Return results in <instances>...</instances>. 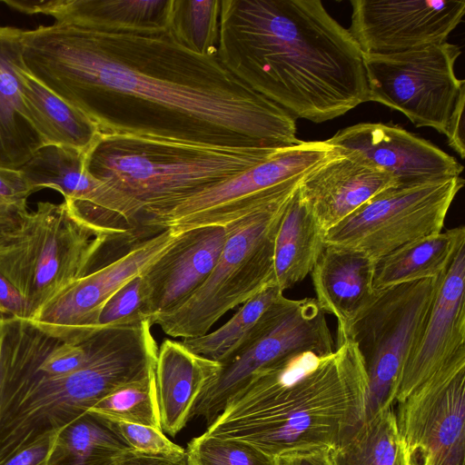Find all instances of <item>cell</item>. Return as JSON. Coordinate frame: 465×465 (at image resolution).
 <instances>
[{
    "label": "cell",
    "instance_id": "44dd1931",
    "mask_svg": "<svg viewBox=\"0 0 465 465\" xmlns=\"http://www.w3.org/2000/svg\"><path fill=\"white\" fill-rule=\"evenodd\" d=\"M23 31L0 26V167L20 169L45 145L22 100Z\"/></svg>",
    "mask_w": 465,
    "mask_h": 465
},
{
    "label": "cell",
    "instance_id": "d4e9b609",
    "mask_svg": "<svg viewBox=\"0 0 465 465\" xmlns=\"http://www.w3.org/2000/svg\"><path fill=\"white\" fill-rule=\"evenodd\" d=\"M465 242L464 226L407 243L375 262L373 288L439 277Z\"/></svg>",
    "mask_w": 465,
    "mask_h": 465
},
{
    "label": "cell",
    "instance_id": "8992f818",
    "mask_svg": "<svg viewBox=\"0 0 465 465\" xmlns=\"http://www.w3.org/2000/svg\"><path fill=\"white\" fill-rule=\"evenodd\" d=\"M297 188L226 225V241L208 277L180 305L153 316L152 325L173 338L202 336L229 311L272 284L276 234Z\"/></svg>",
    "mask_w": 465,
    "mask_h": 465
},
{
    "label": "cell",
    "instance_id": "ac0fdd59",
    "mask_svg": "<svg viewBox=\"0 0 465 465\" xmlns=\"http://www.w3.org/2000/svg\"><path fill=\"white\" fill-rule=\"evenodd\" d=\"M227 234L226 226L184 232L142 273L150 322L153 316L180 305L199 288L214 267Z\"/></svg>",
    "mask_w": 465,
    "mask_h": 465
},
{
    "label": "cell",
    "instance_id": "cb8c5ba5",
    "mask_svg": "<svg viewBox=\"0 0 465 465\" xmlns=\"http://www.w3.org/2000/svg\"><path fill=\"white\" fill-rule=\"evenodd\" d=\"M21 94L27 118L45 145L65 146L85 153L99 135L88 117L25 70L22 73Z\"/></svg>",
    "mask_w": 465,
    "mask_h": 465
},
{
    "label": "cell",
    "instance_id": "4316f807",
    "mask_svg": "<svg viewBox=\"0 0 465 465\" xmlns=\"http://www.w3.org/2000/svg\"><path fill=\"white\" fill-rule=\"evenodd\" d=\"M330 452L334 465H409L394 405L363 420Z\"/></svg>",
    "mask_w": 465,
    "mask_h": 465
},
{
    "label": "cell",
    "instance_id": "52a82bcc",
    "mask_svg": "<svg viewBox=\"0 0 465 465\" xmlns=\"http://www.w3.org/2000/svg\"><path fill=\"white\" fill-rule=\"evenodd\" d=\"M339 152L326 141H300L231 179L147 214L139 225L150 235L226 226L294 191L306 174Z\"/></svg>",
    "mask_w": 465,
    "mask_h": 465
},
{
    "label": "cell",
    "instance_id": "f546056e",
    "mask_svg": "<svg viewBox=\"0 0 465 465\" xmlns=\"http://www.w3.org/2000/svg\"><path fill=\"white\" fill-rule=\"evenodd\" d=\"M185 460L187 465H275V459L249 444L204 432L190 440Z\"/></svg>",
    "mask_w": 465,
    "mask_h": 465
},
{
    "label": "cell",
    "instance_id": "836d02e7",
    "mask_svg": "<svg viewBox=\"0 0 465 465\" xmlns=\"http://www.w3.org/2000/svg\"><path fill=\"white\" fill-rule=\"evenodd\" d=\"M109 423L130 452L175 461L185 458V449L171 441L162 430L125 422Z\"/></svg>",
    "mask_w": 465,
    "mask_h": 465
},
{
    "label": "cell",
    "instance_id": "e0dca14e",
    "mask_svg": "<svg viewBox=\"0 0 465 465\" xmlns=\"http://www.w3.org/2000/svg\"><path fill=\"white\" fill-rule=\"evenodd\" d=\"M395 186L397 183L389 173L356 152L340 149L339 153L306 174L298 190L326 232L376 195Z\"/></svg>",
    "mask_w": 465,
    "mask_h": 465
},
{
    "label": "cell",
    "instance_id": "4dcf8cb0",
    "mask_svg": "<svg viewBox=\"0 0 465 465\" xmlns=\"http://www.w3.org/2000/svg\"><path fill=\"white\" fill-rule=\"evenodd\" d=\"M220 9L221 0H174L175 19L201 54H217Z\"/></svg>",
    "mask_w": 465,
    "mask_h": 465
},
{
    "label": "cell",
    "instance_id": "7c38bea8",
    "mask_svg": "<svg viewBox=\"0 0 465 465\" xmlns=\"http://www.w3.org/2000/svg\"><path fill=\"white\" fill-rule=\"evenodd\" d=\"M181 234L167 229L134 243L117 259L71 283L28 322L60 341L84 342L97 331L99 313L107 300L142 274Z\"/></svg>",
    "mask_w": 465,
    "mask_h": 465
},
{
    "label": "cell",
    "instance_id": "f35d334b",
    "mask_svg": "<svg viewBox=\"0 0 465 465\" xmlns=\"http://www.w3.org/2000/svg\"><path fill=\"white\" fill-rule=\"evenodd\" d=\"M330 449L317 448L291 452L275 459V465H334Z\"/></svg>",
    "mask_w": 465,
    "mask_h": 465
},
{
    "label": "cell",
    "instance_id": "ffe728a7",
    "mask_svg": "<svg viewBox=\"0 0 465 465\" xmlns=\"http://www.w3.org/2000/svg\"><path fill=\"white\" fill-rule=\"evenodd\" d=\"M375 262L361 251L325 244L311 275L315 300L324 313L336 317L337 331L344 329L372 299Z\"/></svg>",
    "mask_w": 465,
    "mask_h": 465
},
{
    "label": "cell",
    "instance_id": "ab89813d",
    "mask_svg": "<svg viewBox=\"0 0 465 465\" xmlns=\"http://www.w3.org/2000/svg\"><path fill=\"white\" fill-rule=\"evenodd\" d=\"M116 465H187V463L185 458L182 460L175 461L151 458L129 451L117 460Z\"/></svg>",
    "mask_w": 465,
    "mask_h": 465
},
{
    "label": "cell",
    "instance_id": "484cf974",
    "mask_svg": "<svg viewBox=\"0 0 465 465\" xmlns=\"http://www.w3.org/2000/svg\"><path fill=\"white\" fill-rule=\"evenodd\" d=\"M129 451L107 420L86 412L58 431L48 465H116Z\"/></svg>",
    "mask_w": 465,
    "mask_h": 465
},
{
    "label": "cell",
    "instance_id": "9a60e30c",
    "mask_svg": "<svg viewBox=\"0 0 465 465\" xmlns=\"http://www.w3.org/2000/svg\"><path fill=\"white\" fill-rule=\"evenodd\" d=\"M348 29L362 54H388L447 42L465 15L460 0H351Z\"/></svg>",
    "mask_w": 465,
    "mask_h": 465
},
{
    "label": "cell",
    "instance_id": "2e32d148",
    "mask_svg": "<svg viewBox=\"0 0 465 465\" xmlns=\"http://www.w3.org/2000/svg\"><path fill=\"white\" fill-rule=\"evenodd\" d=\"M326 142L358 153L389 173L398 186L460 176L463 171L453 156L397 125L357 124L338 131Z\"/></svg>",
    "mask_w": 465,
    "mask_h": 465
},
{
    "label": "cell",
    "instance_id": "83f0119b",
    "mask_svg": "<svg viewBox=\"0 0 465 465\" xmlns=\"http://www.w3.org/2000/svg\"><path fill=\"white\" fill-rule=\"evenodd\" d=\"M282 294V291L271 284L242 304L218 329L199 337L183 339L182 342L195 354L224 364L244 344L262 314Z\"/></svg>",
    "mask_w": 465,
    "mask_h": 465
},
{
    "label": "cell",
    "instance_id": "5b68a950",
    "mask_svg": "<svg viewBox=\"0 0 465 465\" xmlns=\"http://www.w3.org/2000/svg\"><path fill=\"white\" fill-rule=\"evenodd\" d=\"M129 234L128 227L87 218L66 201L39 202L36 210L0 225V272L25 299V321L88 273L107 243Z\"/></svg>",
    "mask_w": 465,
    "mask_h": 465
},
{
    "label": "cell",
    "instance_id": "6da1fadb",
    "mask_svg": "<svg viewBox=\"0 0 465 465\" xmlns=\"http://www.w3.org/2000/svg\"><path fill=\"white\" fill-rule=\"evenodd\" d=\"M55 22L23 31L25 71L83 113L100 134L221 146L296 144L295 118L198 52L174 16L124 24L55 0Z\"/></svg>",
    "mask_w": 465,
    "mask_h": 465
},
{
    "label": "cell",
    "instance_id": "7402d4cb",
    "mask_svg": "<svg viewBox=\"0 0 465 465\" xmlns=\"http://www.w3.org/2000/svg\"><path fill=\"white\" fill-rule=\"evenodd\" d=\"M84 154L70 147L43 145L20 171L34 193L44 188L54 189L64 201L117 218L119 208L114 194L85 170Z\"/></svg>",
    "mask_w": 465,
    "mask_h": 465
},
{
    "label": "cell",
    "instance_id": "74e56055",
    "mask_svg": "<svg viewBox=\"0 0 465 465\" xmlns=\"http://www.w3.org/2000/svg\"><path fill=\"white\" fill-rule=\"evenodd\" d=\"M0 317L25 319V302L20 292L0 272Z\"/></svg>",
    "mask_w": 465,
    "mask_h": 465
},
{
    "label": "cell",
    "instance_id": "5bb4252c",
    "mask_svg": "<svg viewBox=\"0 0 465 465\" xmlns=\"http://www.w3.org/2000/svg\"><path fill=\"white\" fill-rule=\"evenodd\" d=\"M465 368V242L438 279L427 320L403 365L395 403L424 383Z\"/></svg>",
    "mask_w": 465,
    "mask_h": 465
},
{
    "label": "cell",
    "instance_id": "f1b7e54d",
    "mask_svg": "<svg viewBox=\"0 0 465 465\" xmlns=\"http://www.w3.org/2000/svg\"><path fill=\"white\" fill-rule=\"evenodd\" d=\"M87 412L109 422H125L162 430L154 369L112 391Z\"/></svg>",
    "mask_w": 465,
    "mask_h": 465
},
{
    "label": "cell",
    "instance_id": "60d3db41",
    "mask_svg": "<svg viewBox=\"0 0 465 465\" xmlns=\"http://www.w3.org/2000/svg\"><path fill=\"white\" fill-rule=\"evenodd\" d=\"M1 393H2V384H1V377H0V400H1Z\"/></svg>",
    "mask_w": 465,
    "mask_h": 465
},
{
    "label": "cell",
    "instance_id": "9c48e42d",
    "mask_svg": "<svg viewBox=\"0 0 465 465\" xmlns=\"http://www.w3.org/2000/svg\"><path fill=\"white\" fill-rule=\"evenodd\" d=\"M334 342L324 312L314 298L280 296L262 314L244 344L206 385L192 418L207 424L260 369L292 354L312 351L327 356Z\"/></svg>",
    "mask_w": 465,
    "mask_h": 465
},
{
    "label": "cell",
    "instance_id": "ba28073f",
    "mask_svg": "<svg viewBox=\"0 0 465 465\" xmlns=\"http://www.w3.org/2000/svg\"><path fill=\"white\" fill-rule=\"evenodd\" d=\"M438 279L375 290L367 306L337 331V342L352 341L364 364V420L395 404L403 365L427 320Z\"/></svg>",
    "mask_w": 465,
    "mask_h": 465
},
{
    "label": "cell",
    "instance_id": "603a6c76",
    "mask_svg": "<svg viewBox=\"0 0 465 465\" xmlns=\"http://www.w3.org/2000/svg\"><path fill=\"white\" fill-rule=\"evenodd\" d=\"M324 233L297 188L276 234L272 284L284 292L310 274L325 247Z\"/></svg>",
    "mask_w": 465,
    "mask_h": 465
},
{
    "label": "cell",
    "instance_id": "d6a6232c",
    "mask_svg": "<svg viewBox=\"0 0 465 465\" xmlns=\"http://www.w3.org/2000/svg\"><path fill=\"white\" fill-rule=\"evenodd\" d=\"M146 295L142 274L125 282L104 304L98 317L97 331L134 326L150 321Z\"/></svg>",
    "mask_w": 465,
    "mask_h": 465
},
{
    "label": "cell",
    "instance_id": "8d00e7d4",
    "mask_svg": "<svg viewBox=\"0 0 465 465\" xmlns=\"http://www.w3.org/2000/svg\"><path fill=\"white\" fill-rule=\"evenodd\" d=\"M59 430L44 433L21 446L0 460V465H48Z\"/></svg>",
    "mask_w": 465,
    "mask_h": 465
},
{
    "label": "cell",
    "instance_id": "4fadbf2b",
    "mask_svg": "<svg viewBox=\"0 0 465 465\" xmlns=\"http://www.w3.org/2000/svg\"><path fill=\"white\" fill-rule=\"evenodd\" d=\"M396 404L409 465L465 464V368L424 383Z\"/></svg>",
    "mask_w": 465,
    "mask_h": 465
},
{
    "label": "cell",
    "instance_id": "e575fe53",
    "mask_svg": "<svg viewBox=\"0 0 465 465\" xmlns=\"http://www.w3.org/2000/svg\"><path fill=\"white\" fill-rule=\"evenodd\" d=\"M33 193L20 169L0 167V225L27 213V198Z\"/></svg>",
    "mask_w": 465,
    "mask_h": 465
},
{
    "label": "cell",
    "instance_id": "8fae6325",
    "mask_svg": "<svg viewBox=\"0 0 465 465\" xmlns=\"http://www.w3.org/2000/svg\"><path fill=\"white\" fill-rule=\"evenodd\" d=\"M464 185L460 176L391 187L324 233L325 244L361 251L373 260L441 232L447 213Z\"/></svg>",
    "mask_w": 465,
    "mask_h": 465
},
{
    "label": "cell",
    "instance_id": "277c9868",
    "mask_svg": "<svg viewBox=\"0 0 465 465\" xmlns=\"http://www.w3.org/2000/svg\"><path fill=\"white\" fill-rule=\"evenodd\" d=\"M282 148L99 134L84 154V167L121 200L139 225L147 214L231 179Z\"/></svg>",
    "mask_w": 465,
    "mask_h": 465
},
{
    "label": "cell",
    "instance_id": "1f68e13d",
    "mask_svg": "<svg viewBox=\"0 0 465 465\" xmlns=\"http://www.w3.org/2000/svg\"><path fill=\"white\" fill-rule=\"evenodd\" d=\"M71 10L114 22L146 24L160 19L169 0H64Z\"/></svg>",
    "mask_w": 465,
    "mask_h": 465
},
{
    "label": "cell",
    "instance_id": "d590c367",
    "mask_svg": "<svg viewBox=\"0 0 465 465\" xmlns=\"http://www.w3.org/2000/svg\"><path fill=\"white\" fill-rule=\"evenodd\" d=\"M87 340L82 343L58 341L43 358L36 373L46 376H61L83 367L89 359Z\"/></svg>",
    "mask_w": 465,
    "mask_h": 465
},
{
    "label": "cell",
    "instance_id": "3957f363",
    "mask_svg": "<svg viewBox=\"0 0 465 465\" xmlns=\"http://www.w3.org/2000/svg\"><path fill=\"white\" fill-rule=\"evenodd\" d=\"M367 375L355 343L292 354L254 372L205 434L244 442L276 459L333 449L363 421Z\"/></svg>",
    "mask_w": 465,
    "mask_h": 465
},
{
    "label": "cell",
    "instance_id": "30bf717a",
    "mask_svg": "<svg viewBox=\"0 0 465 465\" xmlns=\"http://www.w3.org/2000/svg\"><path fill=\"white\" fill-rule=\"evenodd\" d=\"M460 47L440 45L388 54H362L368 102L402 113L416 127L446 134L465 81L454 71Z\"/></svg>",
    "mask_w": 465,
    "mask_h": 465
},
{
    "label": "cell",
    "instance_id": "7a4b0ae2",
    "mask_svg": "<svg viewBox=\"0 0 465 465\" xmlns=\"http://www.w3.org/2000/svg\"><path fill=\"white\" fill-rule=\"evenodd\" d=\"M217 53L293 117L319 124L368 102L362 52L319 0H221Z\"/></svg>",
    "mask_w": 465,
    "mask_h": 465
},
{
    "label": "cell",
    "instance_id": "d6986e66",
    "mask_svg": "<svg viewBox=\"0 0 465 465\" xmlns=\"http://www.w3.org/2000/svg\"><path fill=\"white\" fill-rule=\"evenodd\" d=\"M220 368V363L195 354L182 341L166 339L162 342L154 377L163 432L173 437L184 428Z\"/></svg>",
    "mask_w": 465,
    "mask_h": 465
}]
</instances>
